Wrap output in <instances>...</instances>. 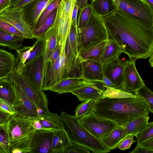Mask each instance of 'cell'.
<instances>
[{"instance_id":"47","label":"cell","mask_w":153,"mask_h":153,"mask_svg":"<svg viewBox=\"0 0 153 153\" xmlns=\"http://www.w3.org/2000/svg\"><path fill=\"white\" fill-rule=\"evenodd\" d=\"M33 0H11L10 7H21Z\"/></svg>"},{"instance_id":"14","label":"cell","mask_w":153,"mask_h":153,"mask_svg":"<svg viewBox=\"0 0 153 153\" xmlns=\"http://www.w3.org/2000/svg\"><path fill=\"white\" fill-rule=\"evenodd\" d=\"M65 1L62 0L53 23L57 31L58 44L61 45L66 43L72 21L65 12Z\"/></svg>"},{"instance_id":"21","label":"cell","mask_w":153,"mask_h":153,"mask_svg":"<svg viewBox=\"0 0 153 153\" xmlns=\"http://www.w3.org/2000/svg\"><path fill=\"white\" fill-rule=\"evenodd\" d=\"M43 37L44 46L43 52L44 68L58 44L57 31L53 24L44 34Z\"/></svg>"},{"instance_id":"51","label":"cell","mask_w":153,"mask_h":153,"mask_svg":"<svg viewBox=\"0 0 153 153\" xmlns=\"http://www.w3.org/2000/svg\"><path fill=\"white\" fill-rule=\"evenodd\" d=\"M130 153H153V151L148 150L139 146H136Z\"/></svg>"},{"instance_id":"57","label":"cell","mask_w":153,"mask_h":153,"mask_svg":"<svg viewBox=\"0 0 153 153\" xmlns=\"http://www.w3.org/2000/svg\"><path fill=\"white\" fill-rule=\"evenodd\" d=\"M153 52H152L150 54L149 56V62L151 67H153Z\"/></svg>"},{"instance_id":"19","label":"cell","mask_w":153,"mask_h":153,"mask_svg":"<svg viewBox=\"0 0 153 153\" xmlns=\"http://www.w3.org/2000/svg\"><path fill=\"white\" fill-rule=\"evenodd\" d=\"M89 82L82 77H68L57 82L48 91L56 92L58 94L71 93L74 90L88 84Z\"/></svg>"},{"instance_id":"20","label":"cell","mask_w":153,"mask_h":153,"mask_svg":"<svg viewBox=\"0 0 153 153\" xmlns=\"http://www.w3.org/2000/svg\"><path fill=\"white\" fill-rule=\"evenodd\" d=\"M61 71L60 56L55 62H47L43 68V91H48L60 80Z\"/></svg>"},{"instance_id":"53","label":"cell","mask_w":153,"mask_h":153,"mask_svg":"<svg viewBox=\"0 0 153 153\" xmlns=\"http://www.w3.org/2000/svg\"><path fill=\"white\" fill-rule=\"evenodd\" d=\"M10 116L0 110V124L7 123Z\"/></svg>"},{"instance_id":"5","label":"cell","mask_w":153,"mask_h":153,"mask_svg":"<svg viewBox=\"0 0 153 153\" xmlns=\"http://www.w3.org/2000/svg\"><path fill=\"white\" fill-rule=\"evenodd\" d=\"M78 33L79 48L93 46L107 40L106 31L101 16L93 10L85 25L78 29Z\"/></svg>"},{"instance_id":"29","label":"cell","mask_w":153,"mask_h":153,"mask_svg":"<svg viewBox=\"0 0 153 153\" xmlns=\"http://www.w3.org/2000/svg\"><path fill=\"white\" fill-rule=\"evenodd\" d=\"M150 119L148 115L141 116L127 123L123 127L128 135L134 136L146 126Z\"/></svg>"},{"instance_id":"1","label":"cell","mask_w":153,"mask_h":153,"mask_svg":"<svg viewBox=\"0 0 153 153\" xmlns=\"http://www.w3.org/2000/svg\"><path fill=\"white\" fill-rule=\"evenodd\" d=\"M100 16L107 40L114 41L129 59H146L153 52V26L117 8Z\"/></svg>"},{"instance_id":"35","label":"cell","mask_w":153,"mask_h":153,"mask_svg":"<svg viewBox=\"0 0 153 153\" xmlns=\"http://www.w3.org/2000/svg\"><path fill=\"white\" fill-rule=\"evenodd\" d=\"M137 139V146L153 137V122H148L145 128L134 136Z\"/></svg>"},{"instance_id":"54","label":"cell","mask_w":153,"mask_h":153,"mask_svg":"<svg viewBox=\"0 0 153 153\" xmlns=\"http://www.w3.org/2000/svg\"><path fill=\"white\" fill-rule=\"evenodd\" d=\"M102 82L106 87L116 89L115 86L111 80L104 76H103Z\"/></svg>"},{"instance_id":"45","label":"cell","mask_w":153,"mask_h":153,"mask_svg":"<svg viewBox=\"0 0 153 153\" xmlns=\"http://www.w3.org/2000/svg\"><path fill=\"white\" fill-rule=\"evenodd\" d=\"M0 110L10 116L18 112L16 109L11 105L0 98Z\"/></svg>"},{"instance_id":"43","label":"cell","mask_w":153,"mask_h":153,"mask_svg":"<svg viewBox=\"0 0 153 153\" xmlns=\"http://www.w3.org/2000/svg\"><path fill=\"white\" fill-rule=\"evenodd\" d=\"M90 151L85 147L72 142L71 145L65 150L64 153H90Z\"/></svg>"},{"instance_id":"34","label":"cell","mask_w":153,"mask_h":153,"mask_svg":"<svg viewBox=\"0 0 153 153\" xmlns=\"http://www.w3.org/2000/svg\"><path fill=\"white\" fill-rule=\"evenodd\" d=\"M95 101L89 100L83 101L76 107L75 116L79 120L91 111L94 108Z\"/></svg>"},{"instance_id":"4","label":"cell","mask_w":153,"mask_h":153,"mask_svg":"<svg viewBox=\"0 0 153 153\" xmlns=\"http://www.w3.org/2000/svg\"><path fill=\"white\" fill-rule=\"evenodd\" d=\"M60 117L64 128L71 142L84 146L94 153H106L110 151L103 144L101 140L88 131L75 116L65 111Z\"/></svg>"},{"instance_id":"56","label":"cell","mask_w":153,"mask_h":153,"mask_svg":"<svg viewBox=\"0 0 153 153\" xmlns=\"http://www.w3.org/2000/svg\"><path fill=\"white\" fill-rule=\"evenodd\" d=\"M88 0H78L79 11L83 9L88 4Z\"/></svg>"},{"instance_id":"37","label":"cell","mask_w":153,"mask_h":153,"mask_svg":"<svg viewBox=\"0 0 153 153\" xmlns=\"http://www.w3.org/2000/svg\"><path fill=\"white\" fill-rule=\"evenodd\" d=\"M92 11L93 9L90 4H88L83 9L79 11L77 22L78 29L83 27L87 23Z\"/></svg>"},{"instance_id":"26","label":"cell","mask_w":153,"mask_h":153,"mask_svg":"<svg viewBox=\"0 0 153 153\" xmlns=\"http://www.w3.org/2000/svg\"><path fill=\"white\" fill-rule=\"evenodd\" d=\"M121 53L120 47L114 41L107 40L98 61L102 65L104 64L119 58Z\"/></svg>"},{"instance_id":"23","label":"cell","mask_w":153,"mask_h":153,"mask_svg":"<svg viewBox=\"0 0 153 153\" xmlns=\"http://www.w3.org/2000/svg\"><path fill=\"white\" fill-rule=\"evenodd\" d=\"M40 117V121L46 130L54 133L64 129L62 120L56 113H52L48 110L44 112Z\"/></svg>"},{"instance_id":"40","label":"cell","mask_w":153,"mask_h":153,"mask_svg":"<svg viewBox=\"0 0 153 153\" xmlns=\"http://www.w3.org/2000/svg\"><path fill=\"white\" fill-rule=\"evenodd\" d=\"M7 123L0 124V144L5 153H9Z\"/></svg>"},{"instance_id":"28","label":"cell","mask_w":153,"mask_h":153,"mask_svg":"<svg viewBox=\"0 0 153 153\" xmlns=\"http://www.w3.org/2000/svg\"><path fill=\"white\" fill-rule=\"evenodd\" d=\"M106 42H103L92 47L79 48L78 49L77 56L82 60L98 61Z\"/></svg>"},{"instance_id":"38","label":"cell","mask_w":153,"mask_h":153,"mask_svg":"<svg viewBox=\"0 0 153 153\" xmlns=\"http://www.w3.org/2000/svg\"><path fill=\"white\" fill-rule=\"evenodd\" d=\"M37 39L34 43V47L25 63L30 62L43 53L44 46L43 36Z\"/></svg>"},{"instance_id":"25","label":"cell","mask_w":153,"mask_h":153,"mask_svg":"<svg viewBox=\"0 0 153 153\" xmlns=\"http://www.w3.org/2000/svg\"><path fill=\"white\" fill-rule=\"evenodd\" d=\"M128 135L123 126H118L100 140L103 145L110 151L117 148L118 144Z\"/></svg>"},{"instance_id":"12","label":"cell","mask_w":153,"mask_h":153,"mask_svg":"<svg viewBox=\"0 0 153 153\" xmlns=\"http://www.w3.org/2000/svg\"><path fill=\"white\" fill-rule=\"evenodd\" d=\"M54 0H33L21 7L25 20L32 31L43 12Z\"/></svg>"},{"instance_id":"50","label":"cell","mask_w":153,"mask_h":153,"mask_svg":"<svg viewBox=\"0 0 153 153\" xmlns=\"http://www.w3.org/2000/svg\"><path fill=\"white\" fill-rule=\"evenodd\" d=\"M139 146L148 150L153 151V137L143 142Z\"/></svg>"},{"instance_id":"13","label":"cell","mask_w":153,"mask_h":153,"mask_svg":"<svg viewBox=\"0 0 153 153\" xmlns=\"http://www.w3.org/2000/svg\"><path fill=\"white\" fill-rule=\"evenodd\" d=\"M102 67L104 76L111 80L116 89L122 91L124 62L119 58L102 65Z\"/></svg>"},{"instance_id":"6","label":"cell","mask_w":153,"mask_h":153,"mask_svg":"<svg viewBox=\"0 0 153 153\" xmlns=\"http://www.w3.org/2000/svg\"><path fill=\"white\" fill-rule=\"evenodd\" d=\"M114 6L153 26V7L146 0H112Z\"/></svg>"},{"instance_id":"58","label":"cell","mask_w":153,"mask_h":153,"mask_svg":"<svg viewBox=\"0 0 153 153\" xmlns=\"http://www.w3.org/2000/svg\"><path fill=\"white\" fill-rule=\"evenodd\" d=\"M146 0L152 7H153V0Z\"/></svg>"},{"instance_id":"8","label":"cell","mask_w":153,"mask_h":153,"mask_svg":"<svg viewBox=\"0 0 153 153\" xmlns=\"http://www.w3.org/2000/svg\"><path fill=\"white\" fill-rule=\"evenodd\" d=\"M79 120L88 131L100 140L107 136L118 126L111 120L97 116L92 111Z\"/></svg>"},{"instance_id":"17","label":"cell","mask_w":153,"mask_h":153,"mask_svg":"<svg viewBox=\"0 0 153 153\" xmlns=\"http://www.w3.org/2000/svg\"><path fill=\"white\" fill-rule=\"evenodd\" d=\"M0 98L17 109L22 105L21 98L9 77L0 79Z\"/></svg>"},{"instance_id":"33","label":"cell","mask_w":153,"mask_h":153,"mask_svg":"<svg viewBox=\"0 0 153 153\" xmlns=\"http://www.w3.org/2000/svg\"><path fill=\"white\" fill-rule=\"evenodd\" d=\"M134 93L138 94L142 98L146 103L150 112L153 113V92L152 91L144 85Z\"/></svg>"},{"instance_id":"2","label":"cell","mask_w":153,"mask_h":153,"mask_svg":"<svg viewBox=\"0 0 153 153\" xmlns=\"http://www.w3.org/2000/svg\"><path fill=\"white\" fill-rule=\"evenodd\" d=\"M97 116L111 120L119 126L150 111L145 101L138 94L106 87L102 97L95 101L91 111Z\"/></svg>"},{"instance_id":"3","label":"cell","mask_w":153,"mask_h":153,"mask_svg":"<svg viewBox=\"0 0 153 153\" xmlns=\"http://www.w3.org/2000/svg\"><path fill=\"white\" fill-rule=\"evenodd\" d=\"M33 121L18 113L10 117L7 123L9 153H31L36 131L33 126Z\"/></svg>"},{"instance_id":"7","label":"cell","mask_w":153,"mask_h":153,"mask_svg":"<svg viewBox=\"0 0 153 153\" xmlns=\"http://www.w3.org/2000/svg\"><path fill=\"white\" fill-rule=\"evenodd\" d=\"M12 74L16 82L22 91L35 105L40 116L49 110L48 100L44 91H39L34 88L22 75L20 71L16 68V65Z\"/></svg>"},{"instance_id":"60","label":"cell","mask_w":153,"mask_h":153,"mask_svg":"<svg viewBox=\"0 0 153 153\" xmlns=\"http://www.w3.org/2000/svg\"><path fill=\"white\" fill-rule=\"evenodd\" d=\"M0 145L1 146L0 144ZM1 148H2V147H1Z\"/></svg>"},{"instance_id":"31","label":"cell","mask_w":153,"mask_h":153,"mask_svg":"<svg viewBox=\"0 0 153 153\" xmlns=\"http://www.w3.org/2000/svg\"><path fill=\"white\" fill-rule=\"evenodd\" d=\"M90 4L93 11L100 16L116 8L112 0H91Z\"/></svg>"},{"instance_id":"18","label":"cell","mask_w":153,"mask_h":153,"mask_svg":"<svg viewBox=\"0 0 153 153\" xmlns=\"http://www.w3.org/2000/svg\"><path fill=\"white\" fill-rule=\"evenodd\" d=\"M21 98L22 105L17 109L18 113L22 116L32 120L40 118L38 109L35 105L25 95L16 82L12 73L9 77Z\"/></svg>"},{"instance_id":"16","label":"cell","mask_w":153,"mask_h":153,"mask_svg":"<svg viewBox=\"0 0 153 153\" xmlns=\"http://www.w3.org/2000/svg\"><path fill=\"white\" fill-rule=\"evenodd\" d=\"M54 132L42 129L35 131L31 144V153H52L51 146Z\"/></svg>"},{"instance_id":"61","label":"cell","mask_w":153,"mask_h":153,"mask_svg":"<svg viewBox=\"0 0 153 153\" xmlns=\"http://www.w3.org/2000/svg\"></svg>"},{"instance_id":"11","label":"cell","mask_w":153,"mask_h":153,"mask_svg":"<svg viewBox=\"0 0 153 153\" xmlns=\"http://www.w3.org/2000/svg\"><path fill=\"white\" fill-rule=\"evenodd\" d=\"M145 85L137 71L135 61L129 59L124 62L122 91L133 94Z\"/></svg>"},{"instance_id":"59","label":"cell","mask_w":153,"mask_h":153,"mask_svg":"<svg viewBox=\"0 0 153 153\" xmlns=\"http://www.w3.org/2000/svg\"><path fill=\"white\" fill-rule=\"evenodd\" d=\"M5 153L4 150L0 145V153Z\"/></svg>"},{"instance_id":"52","label":"cell","mask_w":153,"mask_h":153,"mask_svg":"<svg viewBox=\"0 0 153 153\" xmlns=\"http://www.w3.org/2000/svg\"><path fill=\"white\" fill-rule=\"evenodd\" d=\"M11 0H0V14L10 7Z\"/></svg>"},{"instance_id":"10","label":"cell","mask_w":153,"mask_h":153,"mask_svg":"<svg viewBox=\"0 0 153 153\" xmlns=\"http://www.w3.org/2000/svg\"><path fill=\"white\" fill-rule=\"evenodd\" d=\"M0 19L15 27L25 39L36 38L25 20L21 7H9L7 8L0 14Z\"/></svg>"},{"instance_id":"36","label":"cell","mask_w":153,"mask_h":153,"mask_svg":"<svg viewBox=\"0 0 153 153\" xmlns=\"http://www.w3.org/2000/svg\"><path fill=\"white\" fill-rule=\"evenodd\" d=\"M68 36L74 52L77 56L78 54V49L80 47L78 29L75 27L72 21Z\"/></svg>"},{"instance_id":"9","label":"cell","mask_w":153,"mask_h":153,"mask_svg":"<svg viewBox=\"0 0 153 153\" xmlns=\"http://www.w3.org/2000/svg\"><path fill=\"white\" fill-rule=\"evenodd\" d=\"M43 53L30 62L16 65L22 75L36 89L43 91Z\"/></svg>"},{"instance_id":"22","label":"cell","mask_w":153,"mask_h":153,"mask_svg":"<svg viewBox=\"0 0 153 153\" xmlns=\"http://www.w3.org/2000/svg\"><path fill=\"white\" fill-rule=\"evenodd\" d=\"M18 61L13 53L0 49V79L10 76Z\"/></svg>"},{"instance_id":"24","label":"cell","mask_w":153,"mask_h":153,"mask_svg":"<svg viewBox=\"0 0 153 153\" xmlns=\"http://www.w3.org/2000/svg\"><path fill=\"white\" fill-rule=\"evenodd\" d=\"M71 144L72 142L65 128L55 132L51 143L52 153H64L65 149Z\"/></svg>"},{"instance_id":"42","label":"cell","mask_w":153,"mask_h":153,"mask_svg":"<svg viewBox=\"0 0 153 153\" xmlns=\"http://www.w3.org/2000/svg\"><path fill=\"white\" fill-rule=\"evenodd\" d=\"M34 46L33 44L31 46H25L16 51L18 55L19 62L25 64Z\"/></svg>"},{"instance_id":"39","label":"cell","mask_w":153,"mask_h":153,"mask_svg":"<svg viewBox=\"0 0 153 153\" xmlns=\"http://www.w3.org/2000/svg\"><path fill=\"white\" fill-rule=\"evenodd\" d=\"M61 1L62 0H54L47 6L41 14L33 29L37 28L41 26L50 13L55 8L58 7Z\"/></svg>"},{"instance_id":"49","label":"cell","mask_w":153,"mask_h":153,"mask_svg":"<svg viewBox=\"0 0 153 153\" xmlns=\"http://www.w3.org/2000/svg\"><path fill=\"white\" fill-rule=\"evenodd\" d=\"M79 10L78 0H76L73 8L72 17V22L75 26L78 28L77 25V16L78 11Z\"/></svg>"},{"instance_id":"41","label":"cell","mask_w":153,"mask_h":153,"mask_svg":"<svg viewBox=\"0 0 153 153\" xmlns=\"http://www.w3.org/2000/svg\"><path fill=\"white\" fill-rule=\"evenodd\" d=\"M0 29L9 33L24 37L22 34L15 27L1 19Z\"/></svg>"},{"instance_id":"30","label":"cell","mask_w":153,"mask_h":153,"mask_svg":"<svg viewBox=\"0 0 153 153\" xmlns=\"http://www.w3.org/2000/svg\"><path fill=\"white\" fill-rule=\"evenodd\" d=\"M65 59L63 78L68 76L73 68L76 57L71 46L68 35L65 43Z\"/></svg>"},{"instance_id":"15","label":"cell","mask_w":153,"mask_h":153,"mask_svg":"<svg viewBox=\"0 0 153 153\" xmlns=\"http://www.w3.org/2000/svg\"><path fill=\"white\" fill-rule=\"evenodd\" d=\"M106 89L102 82H90L71 93L76 96L80 101L89 100L95 101L102 97Z\"/></svg>"},{"instance_id":"48","label":"cell","mask_w":153,"mask_h":153,"mask_svg":"<svg viewBox=\"0 0 153 153\" xmlns=\"http://www.w3.org/2000/svg\"><path fill=\"white\" fill-rule=\"evenodd\" d=\"M61 49V45L58 44L56 48L53 52L48 62H55L59 56Z\"/></svg>"},{"instance_id":"55","label":"cell","mask_w":153,"mask_h":153,"mask_svg":"<svg viewBox=\"0 0 153 153\" xmlns=\"http://www.w3.org/2000/svg\"><path fill=\"white\" fill-rule=\"evenodd\" d=\"M39 119H36L33 121V127L36 130L42 129L46 130L42 124Z\"/></svg>"},{"instance_id":"32","label":"cell","mask_w":153,"mask_h":153,"mask_svg":"<svg viewBox=\"0 0 153 153\" xmlns=\"http://www.w3.org/2000/svg\"><path fill=\"white\" fill-rule=\"evenodd\" d=\"M57 8H55L50 13L39 27L32 30L36 38L43 36L52 26L56 14Z\"/></svg>"},{"instance_id":"46","label":"cell","mask_w":153,"mask_h":153,"mask_svg":"<svg viewBox=\"0 0 153 153\" xmlns=\"http://www.w3.org/2000/svg\"><path fill=\"white\" fill-rule=\"evenodd\" d=\"M76 1V0H65V1L64 9L65 12L67 16L71 19L73 10Z\"/></svg>"},{"instance_id":"44","label":"cell","mask_w":153,"mask_h":153,"mask_svg":"<svg viewBox=\"0 0 153 153\" xmlns=\"http://www.w3.org/2000/svg\"><path fill=\"white\" fill-rule=\"evenodd\" d=\"M133 134H129L126 137L118 144L117 148L121 150L130 149L131 145L137 141L134 140Z\"/></svg>"},{"instance_id":"27","label":"cell","mask_w":153,"mask_h":153,"mask_svg":"<svg viewBox=\"0 0 153 153\" xmlns=\"http://www.w3.org/2000/svg\"><path fill=\"white\" fill-rule=\"evenodd\" d=\"M25 38L7 33L0 29V45L8 48L10 50H17L22 47Z\"/></svg>"}]
</instances>
